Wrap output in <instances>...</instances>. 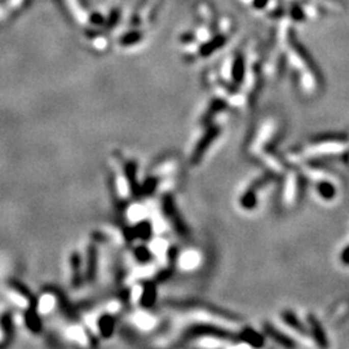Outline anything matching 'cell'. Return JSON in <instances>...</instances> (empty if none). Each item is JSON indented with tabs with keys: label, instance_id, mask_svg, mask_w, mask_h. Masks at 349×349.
<instances>
[{
	"label": "cell",
	"instance_id": "cell-1",
	"mask_svg": "<svg viewBox=\"0 0 349 349\" xmlns=\"http://www.w3.org/2000/svg\"><path fill=\"white\" fill-rule=\"evenodd\" d=\"M290 42H291V45H292L293 48H295V50L298 52V55H299L300 57L303 59V61L305 62V64L308 65V66L310 67V70H312L313 73L316 74V75H318V71H317V67L316 65H314V62L312 61V56H310L309 53H308V50L305 49L304 47H303L302 43H299L298 40H296L295 35H293L292 33L290 34Z\"/></svg>",
	"mask_w": 349,
	"mask_h": 349
},
{
	"label": "cell",
	"instance_id": "cell-2",
	"mask_svg": "<svg viewBox=\"0 0 349 349\" xmlns=\"http://www.w3.org/2000/svg\"><path fill=\"white\" fill-rule=\"evenodd\" d=\"M226 39L224 35H219V37H215L212 40L207 42L206 44L202 45L201 48V55L202 56H209L211 53H213L215 50H218L219 48L223 47L225 44Z\"/></svg>",
	"mask_w": 349,
	"mask_h": 349
},
{
	"label": "cell",
	"instance_id": "cell-3",
	"mask_svg": "<svg viewBox=\"0 0 349 349\" xmlns=\"http://www.w3.org/2000/svg\"><path fill=\"white\" fill-rule=\"evenodd\" d=\"M165 209H166V213H168L170 219L172 220L175 228H176L180 233H185V226L182 225L181 220H180V218L177 216L179 213L175 211V208H173V206H172V202H171L168 198L165 201Z\"/></svg>",
	"mask_w": 349,
	"mask_h": 349
},
{
	"label": "cell",
	"instance_id": "cell-4",
	"mask_svg": "<svg viewBox=\"0 0 349 349\" xmlns=\"http://www.w3.org/2000/svg\"><path fill=\"white\" fill-rule=\"evenodd\" d=\"M243 76H245V60L239 55L235 57L234 65H233V78L237 83H240L243 80Z\"/></svg>",
	"mask_w": 349,
	"mask_h": 349
},
{
	"label": "cell",
	"instance_id": "cell-5",
	"mask_svg": "<svg viewBox=\"0 0 349 349\" xmlns=\"http://www.w3.org/2000/svg\"><path fill=\"white\" fill-rule=\"evenodd\" d=\"M215 135H216V129H212V131L209 132V133L207 135V136L204 137L203 140H202V141H201L202 144H199L198 149H197L196 153H194V156H196V158H194V159H198L199 156H201L202 154H203V151L206 150V148H208L209 141H211V139H212V137L215 136Z\"/></svg>",
	"mask_w": 349,
	"mask_h": 349
},
{
	"label": "cell",
	"instance_id": "cell-6",
	"mask_svg": "<svg viewBox=\"0 0 349 349\" xmlns=\"http://www.w3.org/2000/svg\"><path fill=\"white\" fill-rule=\"evenodd\" d=\"M265 329H266V333L269 334V335H272L274 338V340H277V341H279L281 344H283V345H292V343H291L290 340H288L287 338H286L285 335H282L281 333H277L276 330H274V327H272L271 325H266L265 326Z\"/></svg>",
	"mask_w": 349,
	"mask_h": 349
},
{
	"label": "cell",
	"instance_id": "cell-7",
	"mask_svg": "<svg viewBox=\"0 0 349 349\" xmlns=\"http://www.w3.org/2000/svg\"><path fill=\"white\" fill-rule=\"evenodd\" d=\"M53 304H55L53 296L45 295L44 298H42V300H40L39 310L42 313H48L50 309H52V308H53Z\"/></svg>",
	"mask_w": 349,
	"mask_h": 349
},
{
	"label": "cell",
	"instance_id": "cell-8",
	"mask_svg": "<svg viewBox=\"0 0 349 349\" xmlns=\"http://www.w3.org/2000/svg\"><path fill=\"white\" fill-rule=\"evenodd\" d=\"M140 39H141V34H140L139 31H131V33H128L127 35H124V37L122 38L120 43L124 45H129L133 44V43H137Z\"/></svg>",
	"mask_w": 349,
	"mask_h": 349
},
{
	"label": "cell",
	"instance_id": "cell-9",
	"mask_svg": "<svg viewBox=\"0 0 349 349\" xmlns=\"http://www.w3.org/2000/svg\"><path fill=\"white\" fill-rule=\"evenodd\" d=\"M319 193L325 197V198H333L334 194H335V190H334L333 185L327 184V182H322L318 185Z\"/></svg>",
	"mask_w": 349,
	"mask_h": 349
},
{
	"label": "cell",
	"instance_id": "cell-10",
	"mask_svg": "<svg viewBox=\"0 0 349 349\" xmlns=\"http://www.w3.org/2000/svg\"><path fill=\"white\" fill-rule=\"evenodd\" d=\"M69 334L74 340H78V341H80V343L86 341V335H84L83 330H80L79 327H73V329H70Z\"/></svg>",
	"mask_w": 349,
	"mask_h": 349
},
{
	"label": "cell",
	"instance_id": "cell-11",
	"mask_svg": "<svg viewBox=\"0 0 349 349\" xmlns=\"http://www.w3.org/2000/svg\"><path fill=\"white\" fill-rule=\"evenodd\" d=\"M291 14H292V17L295 18V20H303L304 18V14H303V12H302V9L300 8H298V7H295V8L291 11Z\"/></svg>",
	"mask_w": 349,
	"mask_h": 349
},
{
	"label": "cell",
	"instance_id": "cell-12",
	"mask_svg": "<svg viewBox=\"0 0 349 349\" xmlns=\"http://www.w3.org/2000/svg\"><path fill=\"white\" fill-rule=\"evenodd\" d=\"M341 260H343L344 264L349 265V246L346 247V249L343 251V254H341Z\"/></svg>",
	"mask_w": 349,
	"mask_h": 349
},
{
	"label": "cell",
	"instance_id": "cell-13",
	"mask_svg": "<svg viewBox=\"0 0 349 349\" xmlns=\"http://www.w3.org/2000/svg\"><path fill=\"white\" fill-rule=\"evenodd\" d=\"M266 4H268V0H255V2H254L255 8H257V9L264 8V7H265Z\"/></svg>",
	"mask_w": 349,
	"mask_h": 349
}]
</instances>
